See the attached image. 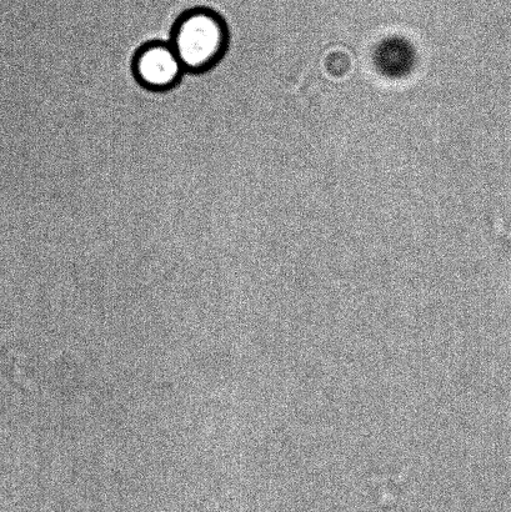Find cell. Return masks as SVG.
I'll list each match as a JSON object with an SVG mask.
<instances>
[{
    "instance_id": "7a4b0ae2",
    "label": "cell",
    "mask_w": 511,
    "mask_h": 512,
    "mask_svg": "<svg viewBox=\"0 0 511 512\" xmlns=\"http://www.w3.org/2000/svg\"><path fill=\"white\" fill-rule=\"evenodd\" d=\"M132 70L135 80L152 92H167L177 87L185 69L172 44L152 42L134 54Z\"/></svg>"
},
{
    "instance_id": "6da1fadb",
    "label": "cell",
    "mask_w": 511,
    "mask_h": 512,
    "mask_svg": "<svg viewBox=\"0 0 511 512\" xmlns=\"http://www.w3.org/2000/svg\"><path fill=\"white\" fill-rule=\"evenodd\" d=\"M170 44L185 72L200 74L213 69L227 52L229 30L222 15L209 8H193L174 23Z\"/></svg>"
}]
</instances>
